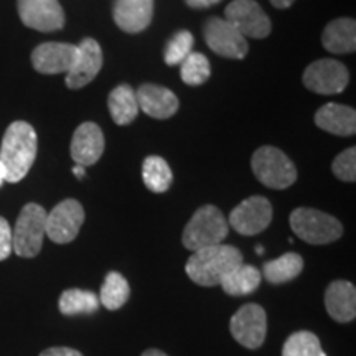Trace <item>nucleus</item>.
Instances as JSON below:
<instances>
[{
  "label": "nucleus",
  "instance_id": "obj_1",
  "mask_svg": "<svg viewBox=\"0 0 356 356\" xmlns=\"http://www.w3.org/2000/svg\"><path fill=\"white\" fill-rule=\"evenodd\" d=\"M38 139L35 129L25 121H15L7 127L0 145V163L6 170V181L19 184L37 159Z\"/></svg>",
  "mask_w": 356,
  "mask_h": 356
},
{
  "label": "nucleus",
  "instance_id": "obj_2",
  "mask_svg": "<svg viewBox=\"0 0 356 356\" xmlns=\"http://www.w3.org/2000/svg\"><path fill=\"white\" fill-rule=\"evenodd\" d=\"M243 262V254L238 248L216 244L191 252L185 269L186 275L195 284L203 287H215L220 286L221 280Z\"/></svg>",
  "mask_w": 356,
  "mask_h": 356
},
{
  "label": "nucleus",
  "instance_id": "obj_3",
  "mask_svg": "<svg viewBox=\"0 0 356 356\" xmlns=\"http://www.w3.org/2000/svg\"><path fill=\"white\" fill-rule=\"evenodd\" d=\"M228 233L229 225L225 215L213 204H204L198 208L191 220L186 222L181 243L188 251L195 252L221 244Z\"/></svg>",
  "mask_w": 356,
  "mask_h": 356
},
{
  "label": "nucleus",
  "instance_id": "obj_4",
  "mask_svg": "<svg viewBox=\"0 0 356 356\" xmlns=\"http://www.w3.org/2000/svg\"><path fill=\"white\" fill-rule=\"evenodd\" d=\"M291 228L297 238L315 246L337 241L343 234V226L335 216L314 208L293 210L291 215Z\"/></svg>",
  "mask_w": 356,
  "mask_h": 356
},
{
  "label": "nucleus",
  "instance_id": "obj_5",
  "mask_svg": "<svg viewBox=\"0 0 356 356\" xmlns=\"http://www.w3.org/2000/svg\"><path fill=\"white\" fill-rule=\"evenodd\" d=\"M47 236V211L38 203H29L22 208L12 229L13 252L20 257H35L42 251Z\"/></svg>",
  "mask_w": 356,
  "mask_h": 356
},
{
  "label": "nucleus",
  "instance_id": "obj_6",
  "mask_svg": "<svg viewBox=\"0 0 356 356\" xmlns=\"http://www.w3.org/2000/svg\"><path fill=\"white\" fill-rule=\"evenodd\" d=\"M252 172L267 188L284 190L296 184L297 168L282 150L266 145L252 155Z\"/></svg>",
  "mask_w": 356,
  "mask_h": 356
},
{
  "label": "nucleus",
  "instance_id": "obj_7",
  "mask_svg": "<svg viewBox=\"0 0 356 356\" xmlns=\"http://www.w3.org/2000/svg\"><path fill=\"white\" fill-rule=\"evenodd\" d=\"M231 335L244 348L257 350L264 345L267 335V315L266 310L257 304L243 305L231 317Z\"/></svg>",
  "mask_w": 356,
  "mask_h": 356
},
{
  "label": "nucleus",
  "instance_id": "obj_8",
  "mask_svg": "<svg viewBox=\"0 0 356 356\" xmlns=\"http://www.w3.org/2000/svg\"><path fill=\"white\" fill-rule=\"evenodd\" d=\"M225 15L244 38H266L273 30L270 19L256 0H234L226 7Z\"/></svg>",
  "mask_w": 356,
  "mask_h": 356
},
{
  "label": "nucleus",
  "instance_id": "obj_9",
  "mask_svg": "<svg viewBox=\"0 0 356 356\" xmlns=\"http://www.w3.org/2000/svg\"><path fill=\"white\" fill-rule=\"evenodd\" d=\"M348 81L350 74L346 66L330 58L314 61L304 71L305 88L317 95H338L348 86Z\"/></svg>",
  "mask_w": 356,
  "mask_h": 356
},
{
  "label": "nucleus",
  "instance_id": "obj_10",
  "mask_svg": "<svg viewBox=\"0 0 356 356\" xmlns=\"http://www.w3.org/2000/svg\"><path fill=\"white\" fill-rule=\"evenodd\" d=\"M84 222V210L78 200H65L47 213V236L56 244L76 239Z\"/></svg>",
  "mask_w": 356,
  "mask_h": 356
},
{
  "label": "nucleus",
  "instance_id": "obj_11",
  "mask_svg": "<svg viewBox=\"0 0 356 356\" xmlns=\"http://www.w3.org/2000/svg\"><path fill=\"white\" fill-rule=\"evenodd\" d=\"M203 35L208 47L220 56L241 60L248 55V40L228 20L211 17L203 26Z\"/></svg>",
  "mask_w": 356,
  "mask_h": 356
},
{
  "label": "nucleus",
  "instance_id": "obj_12",
  "mask_svg": "<svg viewBox=\"0 0 356 356\" xmlns=\"http://www.w3.org/2000/svg\"><path fill=\"white\" fill-rule=\"evenodd\" d=\"M273 221V204L264 197H249L231 211L228 225L236 233L254 236L264 231Z\"/></svg>",
  "mask_w": 356,
  "mask_h": 356
},
{
  "label": "nucleus",
  "instance_id": "obj_13",
  "mask_svg": "<svg viewBox=\"0 0 356 356\" xmlns=\"http://www.w3.org/2000/svg\"><path fill=\"white\" fill-rule=\"evenodd\" d=\"M20 20L38 32H56L65 26V12L58 0H17Z\"/></svg>",
  "mask_w": 356,
  "mask_h": 356
},
{
  "label": "nucleus",
  "instance_id": "obj_14",
  "mask_svg": "<svg viewBox=\"0 0 356 356\" xmlns=\"http://www.w3.org/2000/svg\"><path fill=\"white\" fill-rule=\"evenodd\" d=\"M102 68V50L95 38H84L78 44V55L71 70L66 73V86L84 88L97 76Z\"/></svg>",
  "mask_w": 356,
  "mask_h": 356
},
{
  "label": "nucleus",
  "instance_id": "obj_15",
  "mask_svg": "<svg viewBox=\"0 0 356 356\" xmlns=\"http://www.w3.org/2000/svg\"><path fill=\"white\" fill-rule=\"evenodd\" d=\"M78 55V47L70 43L47 42L38 44L32 53L33 68L42 74L68 73Z\"/></svg>",
  "mask_w": 356,
  "mask_h": 356
},
{
  "label": "nucleus",
  "instance_id": "obj_16",
  "mask_svg": "<svg viewBox=\"0 0 356 356\" xmlns=\"http://www.w3.org/2000/svg\"><path fill=\"white\" fill-rule=\"evenodd\" d=\"M104 152V134L95 122H84L73 134L71 157L76 165L89 167L96 163Z\"/></svg>",
  "mask_w": 356,
  "mask_h": 356
},
{
  "label": "nucleus",
  "instance_id": "obj_17",
  "mask_svg": "<svg viewBox=\"0 0 356 356\" xmlns=\"http://www.w3.org/2000/svg\"><path fill=\"white\" fill-rule=\"evenodd\" d=\"M114 22L126 33L144 32L154 17V0H114Z\"/></svg>",
  "mask_w": 356,
  "mask_h": 356
},
{
  "label": "nucleus",
  "instance_id": "obj_18",
  "mask_svg": "<svg viewBox=\"0 0 356 356\" xmlns=\"http://www.w3.org/2000/svg\"><path fill=\"white\" fill-rule=\"evenodd\" d=\"M137 104L144 114L154 119H168L178 111V97L170 89L157 86V84H142L136 91Z\"/></svg>",
  "mask_w": 356,
  "mask_h": 356
},
{
  "label": "nucleus",
  "instance_id": "obj_19",
  "mask_svg": "<svg viewBox=\"0 0 356 356\" xmlns=\"http://www.w3.org/2000/svg\"><path fill=\"white\" fill-rule=\"evenodd\" d=\"M328 315L340 323L353 322L356 317V289L348 280H333L325 292Z\"/></svg>",
  "mask_w": 356,
  "mask_h": 356
},
{
  "label": "nucleus",
  "instance_id": "obj_20",
  "mask_svg": "<svg viewBox=\"0 0 356 356\" xmlns=\"http://www.w3.org/2000/svg\"><path fill=\"white\" fill-rule=\"evenodd\" d=\"M315 124L333 136L350 137L356 132V111L350 106L328 102L317 111Z\"/></svg>",
  "mask_w": 356,
  "mask_h": 356
},
{
  "label": "nucleus",
  "instance_id": "obj_21",
  "mask_svg": "<svg viewBox=\"0 0 356 356\" xmlns=\"http://www.w3.org/2000/svg\"><path fill=\"white\" fill-rule=\"evenodd\" d=\"M322 43L330 53L345 55L356 50V24L353 19H337L325 26Z\"/></svg>",
  "mask_w": 356,
  "mask_h": 356
},
{
  "label": "nucleus",
  "instance_id": "obj_22",
  "mask_svg": "<svg viewBox=\"0 0 356 356\" xmlns=\"http://www.w3.org/2000/svg\"><path fill=\"white\" fill-rule=\"evenodd\" d=\"M109 113L118 126H127L139 114L136 91L129 84H121L109 95L108 99Z\"/></svg>",
  "mask_w": 356,
  "mask_h": 356
},
{
  "label": "nucleus",
  "instance_id": "obj_23",
  "mask_svg": "<svg viewBox=\"0 0 356 356\" xmlns=\"http://www.w3.org/2000/svg\"><path fill=\"white\" fill-rule=\"evenodd\" d=\"M261 273L254 266L244 264L243 262V264L234 267V269L221 280L220 286L228 296H249V293H252L261 286Z\"/></svg>",
  "mask_w": 356,
  "mask_h": 356
},
{
  "label": "nucleus",
  "instance_id": "obj_24",
  "mask_svg": "<svg viewBox=\"0 0 356 356\" xmlns=\"http://www.w3.org/2000/svg\"><path fill=\"white\" fill-rule=\"evenodd\" d=\"M304 270V259L297 252H286L284 256L266 262L262 274L270 284H286L300 275Z\"/></svg>",
  "mask_w": 356,
  "mask_h": 356
},
{
  "label": "nucleus",
  "instance_id": "obj_25",
  "mask_svg": "<svg viewBox=\"0 0 356 356\" xmlns=\"http://www.w3.org/2000/svg\"><path fill=\"white\" fill-rule=\"evenodd\" d=\"M58 309L63 315H91L99 309V297L91 291L68 289L61 293Z\"/></svg>",
  "mask_w": 356,
  "mask_h": 356
},
{
  "label": "nucleus",
  "instance_id": "obj_26",
  "mask_svg": "<svg viewBox=\"0 0 356 356\" xmlns=\"http://www.w3.org/2000/svg\"><path fill=\"white\" fill-rule=\"evenodd\" d=\"M142 178L147 188L154 193H165L170 188L173 175L168 163L162 157L150 155L144 160L142 165Z\"/></svg>",
  "mask_w": 356,
  "mask_h": 356
},
{
  "label": "nucleus",
  "instance_id": "obj_27",
  "mask_svg": "<svg viewBox=\"0 0 356 356\" xmlns=\"http://www.w3.org/2000/svg\"><path fill=\"white\" fill-rule=\"evenodd\" d=\"M129 296H131V287L124 275L119 273H109L106 275L99 292V304L108 310H119L126 305Z\"/></svg>",
  "mask_w": 356,
  "mask_h": 356
},
{
  "label": "nucleus",
  "instance_id": "obj_28",
  "mask_svg": "<svg viewBox=\"0 0 356 356\" xmlns=\"http://www.w3.org/2000/svg\"><path fill=\"white\" fill-rule=\"evenodd\" d=\"M282 356H327L315 333L302 330L292 333L282 346Z\"/></svg>",
  "mask_w": 356,
  "mask_h": 356
},
{
  "label": "nucleus",
  "instance_id": "obj_29",
  "mask_svg": "<svg viewBox=\"0 0 356 356\" xmlns=\"http://www.w3.org/2000/svg\"><path fill=\"white\" fill-rule=\"evenodd\" d=\"M180 74L185 84H188V86H200V84L207 83L208 78H210V61L202 53L191 51L188 58L181 63Z\"/></svg>",
  "mask_w": 356,
  "mask_h": 356
},
{
  "label": "nucleus",
  "instance_id": "obj_30",
  "mask_svg": "<svg viewBox=\"0 0 356 356\" xmlns=\"http://www.w3.org/2000/svg\"><path fill=\"white\" fill-rule=\"evenodd\" d=\"M193 35L186 30H180L170 38V42L167 43L165 51H163V58H165V63L170 66L181 65L188 58L193 48Z\"/></svg>",
  "mask_w": 356,
  "mask_h": 356
},
{
  "label": "nucleus",
  "instance_id": "obj_31",
  "mask_svg": "<svg viewBox=\"0 0 356 356\" xmlns=\"http://www.w3.org/2000/svg\"><path fill=\"white\" fill-rule=\"evenodd\" d=\"M332 170L335 173V177L340 178L343 181H353L356 180V149L350 147L345 152H341L338 157L333 160Z\"/></svg>",
  "mask_w": 356,
  "mask_h": 356
},
{
  "label": "nucleus",
  "instance_id": "obj_32",
  "mask_svg": "<svg viewBox=\"0 0 356 356\" xmlns=\"http://www.w3.org/2000/svg\"><path fill=\"white\" fill-rule=\"evenodd\" d=\"M13 252V238L12 228L6 218L0 216V261L8 259Z\"/></svg>",
  "mask_w": 356,
  "mask_h": 356
},
{
  "label": "nucleus",
  "instance_id": "obj_33",
  "mask_svg": "<svg viewBox=\"0 0 356 356\" xmlns=\"http://www.w3.org/2000/svg\"><path fill=\"white\" fill-rule=\"evenodd\" d=\"M40 356H83L78 350L68 348V346H53L40 353Z\"/></svg>",
  "mask_w": 356,
  "mask_h": 356
},
{
  "label": "nucleus",
  "instance_id": "obj_34",
  "mask_svg": "<svg viewBox=\"0 0 356 356\" xmlns=\"http://www.w3.org/2000/svg\"><path fill=\"white\" fill-rule=\"evenodd\" d=\"M186 6L191 8H208L211 6H216L221 0H185Z\"/></svg>",
  "mask_w": 356,
  "mask_h": 356
},
{
  "label": "nucleus",
  "instance_id": "obj_35",
  "mask_svg": "<svg viewBox=\"0 0 356 356\" xmlns=\"http://www.w3.org/2000/svg\"><path fill=\"white\" fill-rule=\"evenodd\" d=\"M275 8H289L296 0H269Z\"/></svg>",
  "mask_w": 356,
  "mask_h": 356
},
{
  "label": "nucleus",
  "instance_id": "obj_36",
  "mask_svg": "<svg viewBox=\"0 0 356 356\" xmlns=\"http://www.w3.org/2000/svg\"><path fill=\"white\" fill-rule=\"evenodd\" d=\"M142 356H168V355H165V353H163V351H160V350L150 348V350L144 351V353H142Z\"/></svg>",
  "mask_w": 356,
  "mask_h": 356
},
{
  "label": "nucleus",
  "instance_id": "obj_37",
  "mask_svg": "<svg viewBox=\"0 0 356 356\" xmlns=\"http://www.w3.org/2000/svg\"><path fill=\"white\" fill-rule=\"evenodd\" d=\"M73 173H74V175H76L78 178H83L84 175H86V170H84V167L76 165V167H73Z\"/></svg>",
  "mask_w": 356,
  "mask_h": 356
},
{
  "label": "nucleus",
  "instance_id": "obj_38",
  "mask_svg": "<svg viewBox=\"0 0 356 356\" xmlns=\"http://www.w3.org/2000/svg\"><path fill=\"white\" fill-rule=\"evenodd\" d=\"M3 181H6V170H3V165L0 163V186L3 185Z\"/></svg>",
  "mask_w": 356,
  "mask_h": 356
},
{
  "label": "nucleus",
  "instance_id": "obj_39",
  "mask_svg": "<svg viewBox=\"0 0 356 356\" xmlns=\"http://www.w3.org/2000/svg\"><path fill=\"white\" fill-rule=\"evenodd\" d=\"M256 252H259V254H262V252H264V248H256Z\"/></svg>",
  "mask_w": 356,
  "mask_h": 356
}]
</instances>
